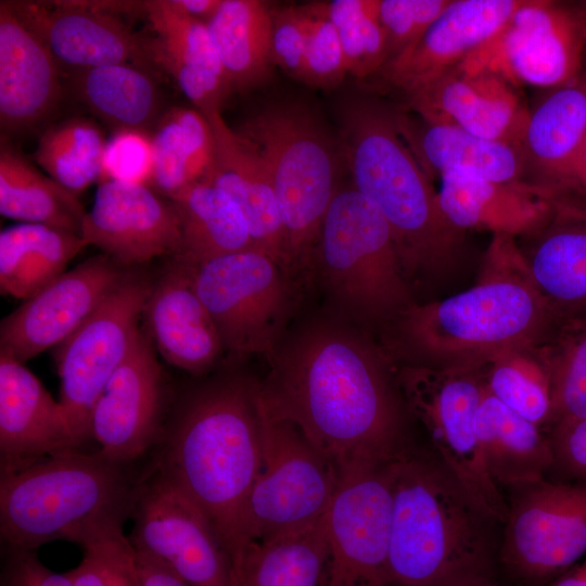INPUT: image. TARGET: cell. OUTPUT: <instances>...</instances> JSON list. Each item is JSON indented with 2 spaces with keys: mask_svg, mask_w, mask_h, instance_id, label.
<instances>
[{
  "mask_svg": "<svg viewBox=\"0 0 586 586\" xmlns=\"http://www.w3.org/2000/svg\"><path fill=\"white\" fill-rule=\"evenodd\" d=\"M257 400L337 468L384 464L406 448L405 404L384 348L331 323L303 329L268 359Z\"/></svg>",
  "mask_w": 586,
  "mask_h": 586,
  "instance_id": "1",
  "label": "cell"
},
{
  "mask_svg": "<svg viewBox=\"0 0 586 586\" xmlns=\"http://www.w3.org/2000/svg\"><path fill=\"white\" fill-rule=\"evenodd\" d=\"M556 323L515 238L493 234L475 284L411 304L391 322L384 351L393 364L477 369L506 353L539 346Z\"/></svg>",
  "mask_w": 586,
  "mask_h": 586,
  "instance_id": "2",
  "label": "cell"
},
{
  "mask_svg": "<svg viewBox=\"0 0 586 586\" xmlns=\"http://www.w3.org/2000/svg\"><path fill=\"white\" fill-rule=\"evenodd\" d=\"M151 467L198 505L237 574L253 543L247 507L262 460L256 382L224 379L187 397L163 429Z\"/></svg>",
  "mask_w": 586,
  "mask_h": 586,
  "instance_id": "3",
  "label": "cell"
},
{
  "mask_svg": "<svg viewBox=\"0 0 586 586\" xmlns=\"http://www.w3.org/2000/svg\"><path fill=\"white\" fill-rule=\"evenodd\" d=\"M395 110L372 98L348 101L340 113V138L353 188L387 222L411 281L447 269L467 233L444 216L431 179L399 135Z\"/></svg>",
  "mask_w": 586,
  "mask_h": 586,
  "instance_id": "4",
  "label": "cell"
},
{
  "mask_svg": "<svg viewBox=\"0 0 586 586\" xmlns=\"http://www.w3.org/2000/svg\"><path fill=\"white\" fill-rule=\"evenodd\" d=\"M99 450L73 449L0 476V538L4 550L36 551L66 540L81 548L124 533L141 477Z\"/></svg>",
  "mask_w": 586,
  "mask_h": 586,
  "instance_id": "5",
  "label": "cell"
},
{
  "mask_svg": "<svg viewBox=\"0 0 586 586\" xmlns=\"http://www.w3.org/2000/svg\"><path fill=\"white\" fill-rule=\"evenodd\" d=\"M393 586H445L494 571L495 523L435 458L407 447L387 463Z\"/></svg>",
  "mask_w": 586,
  "mask_h": 586,
  "instance_id": "6",
  "label": "cell"
},
{
  "mask_svg": "<svg viewBox=\"0 0 586 586\" xmlns=\"http://www.w3.org/2000/svg\"><path fill=\"white\" fill-rule=\"evenodd\" d=\"M237 131L256 146L268 167L290 269H308L339 190V163L331 139L308 110L293 104L267 106Z\"/></svg>",
  "mask_w": 586,
  "mask_h": 586,
  "instance_id": "7",
  "label": "cell"
},
{
  "mask_svg": "<svg viewBox=\"0 0 586 586\" xmlns=\"http://www.w3.org/2000/svg\"><path fill=\"white\" fill-rule=\"evenodd\" d=\"M314 265L330 296L355 319L392 322L415 303L387 222L353 187L336 191L322 222Z\"/></svg>",
  "mask_w": 586,
  "mask_h": 586,
  "instance_id": "8",
  "label": "cell"
},
{
  "mask_svg": "<svg viewBox=\"0 0 586 586\" xmlns=\"http://www.w3.org/2000/svg\"><path fill=\"white\" fill-rule=\"evenodd\" d=\"M394 371L405 407L426 431L436 459L471 500L502 525L507 499L487 472L475 431L484 369L395 364Z\"/></svg>",
  "mask_w": 586,
  "mask_h": 586,
  "instance_id": "9",
  "label": "cell"
},
{
  "mask_svg": "<svg viewBox=\"0 0 586 586\" xmlns=\"http://www.w3.org/2000/svg\"><path fill=\"white\" fill-rule=\"evenodd\" d=\"M262 460L247 507L253 542L307 530L327 514L340 472L295 425L258 404Z\"/></svg>",
  "mask_w": 586,
  "mask_h": 586,
  "instance_id": "10",
  "label": "cell"
},
{
  "mask_svg": "<svg viewBox=\"0 0 586 586\" xmlns=\"http://www.w3.org/2000/svg\"><path fill=\"white\" fill-rule=\"evenodd\" d=\"M189 266L224 348L268 360L282 341L290 311L286 269L256 249Z\"/></svg>",
  "mask_w": 586,
  "mask_h": 586,
  "instance_id": "11",
  "label": "cell"
},
{
  "mask_svg": "<svg viewBox=\"0 0 586 586\" xmlns=\"http://www.w3.org/2000/svg\"><path fill=\"white\" fill-rule=\"evenodd\" d=\"M498 561L517 586H538L586 555V484L545 480L509 488Z\"/></svg>",
  "mask_w": 586,
  "mask_h": 586,
  "instance_id": "12",
  "label": "cell"
},
{
  "mask_svg": "<svg viewBox=\"0 0 586 586\" xmlns=\"http://www.w3.org/2000/svg\"><path fill=\"white\" fill-rule=\"evenodd\" d=\"M586 29L575 2L524 0L502 28L460 65L514 87L558 88L585 69Z\"/></svg>",
  "mask_w": 586,
  "mask_h": 586,
  "instance_id": "13",
  "label": "cell"
},
{
  "mask_svg": "<svg viewBox=\"0 0 586 586\" xmlns=\"http://www.w3.org/2000/svg\"><path fill=\"white\" fill-rule=\"evenodd\" d=\"M128 537L133 548L165 564L190 586H240L218 532L175 483L150 469L141 476Z\"/></svg>",
  "mask_w": 586,
  "mask_h": 586,
  "instance_id": "14",
  "label": "cell"
},
{
  "mask_svg": "<svg viewBox=\"0 0 586 586\" xmlns=\"http://www.w3.org/2000/svg\"><path fill=\"white\" fill-rule=\"evenodd\" d=\"M152 285L126 278L88 319L58 346L60 403L80 447L90 440V416L106 382L128 355L140 330Z\"/></svg>",
  "mask_w": 586,
  "mask_h": 586,
  "instance_id": "15",
  "label": "cell"
},
{
  "mask_svg": "<svg viewBox=\"0 0 586 586\" xmlns=\"http://www.w3.org/2000/svg\"><path fill=\"white\" fill-rule=\"evenodd\" d=\"M387 463L340 471L326 515L327 555L320 586H393Z\"/></svg>",
  "mask_w": 586,
  "mask_h": 586,
  "instance_id": "16",
  "label": "cell"
},
{
  "mask_svg": "<svg viewBox=\"0 0 586 586\" xmlns=\"http://www.w3.org/2000/svg\"><path fill=\"white\" fill-rule=\"evenodd\" d=\"M126 278L105 254L66 270L0 324V355L24 364L72 335Z\"/></svg>",
  "mask_w": 586,
  "mask_h": 586,
  "instance_id": "17",
  "label": "cell"
},
{
  "mask_svg": "<svg viewBox=\"0 0 586 586\" xmlns=\"http://www.w3.org/2000/svg\"><path fill=\"white\" fill-rule=\"evenodd\" d=\"M161 368L150 336L138 331L90 416V438L110 460L130 466L153 449L164 426Z\"/></svg>",
  "mask_w": 586,
  "mask_h": 586,
  "instance_id": "18",
  "label": "cell"
},
{
  "mask_svg": "<svg viewBox=\"0 0 586 586\" xmlns=\"http://www.w3.org/2000/svg\"><path fill=\"white\" fill-rule=\"evenodd\" d=\"M80 237L86 246H97L120 266H129L176 256L180 224L174 204L149 186L110 180L99 186Z\"/></svg>",
  "mask_w": 586,
  "mask_h": 586,
  "instance_id": "19",
  "label": "cell"
},
{
  "mask_svg": "<svg viewBox=\"0 0 586 586\" xmlns=\"http://www.w3.org/2000/svg\"><path fill=\"white\" fill-rule=\"evenodd\" d=\"M402 107L429 123L521 146L530 115L504 77L460 64L406 97Z\"/></svg>",
  "mask_w": 586,
  "mask_h": 586,
  "instance_id": "20",
  "label": "cell"
},
{
  "mask_svg": "<svg viewBox=\"0 0 586 586\" xmlns=\"http://www.w3.org/2000/svg\"><path fill=\"white\" fill-rule=\"evenodd\" d=\"M17 17L46 44L59 64L76 71L150 60L148 42L116 14L86 1H11Z\"/></svg>",
  "mask_w": 586,
  "mask_h": 586,
  "instance_id": "21",
  "label": "cell"
},
{
  "mask_svg": "<svg viewBox=\"0 0 586 586\" xmlns=\"http://www.w3.org/2000/svg\"><path fill=\"white\" fill-rule=\"evenodd\" d=\"M524 0H453L408 50L378 73L404 98L454 67L494 37Z\"/></svg>",
  "mask_w": 586,
  "mask_h": 586,
  "instance_id": "22",
  "label": "cell"
},
{
  "mask_svg": "<svg viewBox=\"0 0 586 586\" xmlns=\"http://www.w3.org/2000/svg\"><path fill=\"white\" fill-rule=\"evenodd\" d=\"M81 449L60 400L24 364L0 355V476Z\"/></svg>",
  "mask_w": 586,
  "mask_h": 586,
  "instance_id": "23",
  "label": "cell"
},
{
  "mask_svg": "<svg viewBox=\"0 0 586 586\" xmlns=\"http://www.w3.org/2000/svg\"><path fill=\"white\" fill-rule=\"evenodd\" d=\"M204 116L213 131L214 154L201 181L233 200L245 217L256 249L289 270L284 228L263 156L250 140L229 127L221 111Z\"/></svg>",
  "mask_w": 586,
  "mask_h": 586,
  "instance_id": "24",
  "label": "cell"
},
{
  "mask_svg": "<svg viewBox=\"0 0 586 586\" xmlns=\"http://www.w3.org/2000/svg\"><path fill=\"white\" fill-rule=\"evenodd\" d=\"M586 137V72L553 88L530 115L522 182L552 204L565 190Z\"/></svg>",
  "mask_w": 586,
  "mask_h": 586,
  "instance_id": "25",
  "label": "cell"
},
{
  "mask_svg": "<svg viewBox=\"0 0 586 586\" xmlns=\"http://www.w3.org/2000/svg\"><path fill=\"white\" fill-rule=\"evenodd\" d=\"M59 63L38 36L0 3V125L20 132L43 122L60 95Z\"/></svg>",
  "mask_w": 586,
  "mask_h": 586,
  "instance_id": "26",
  "label": "cell"
},
{
  "mask_svg": "<svg viewBox=\"0 0 586 586\" xmlns=\"http://www.w3.org/2000/svg\"><path fill=\"white\" fill-rule=\"evenodd\" d=\"M143 313L150 339L168 364L202 374L217 361L222 342L189 265L176 260L152 285Z\"/></svg>",
  "mask_w": 586,
  "mask_h": 586,
  "instance_id": "27",
  "label": "cell"
},
{
  "mask_svg": "<svg viewBox=\"0 0 586 586\" xmlns=\"http://www.w3.org/2000/svg\"><path fill=\"white\" fill-rule=\"evenodd\" d=\"M515 240L556 321L586 311V212L553 204L539 226Z\"/></svg>",
  "mask_w": 586,
  "mask_h": 586,
  "instance_id": "28",
  "label": "cell"
},
{
  "mask_svg": "<svg viewBox=\"0 0 586 586\" xmlns=\"http://www.w3.org/2000/svg\"><path fill=\"white\" fill-rule=\"evenodd\" d=\"M395 120L400 137L429 179L456 174L497 182H522L521 145L429 123L402 106H396Z\"/></svg>",
  "mask_w": 586,
  "mask_h": 586,
  "instance_id": "29",
  "label": "cell"
},
{
  "mask_svg": "<svg viewBox=\"0 0 586 586\" xmlns=\"http://www.w3.org/2000/svg\"><path fill=\"white\" fill-rule=\"evenodd\" d=\"M441 209L458 230H486L515 239L539 226L553 204L523 182H497L462 175L441 177Z\"/></svg>",
  "mask_w": 586,
  "mask_h": 586,
  "instance_id": "30",
  "label": "cell"
},
{
  "mask_svg": "<svg viewBox=\"0 0 586 586\" xmlns=\"http://www.w3.org/2000/svg\"><path fill=\"white\" fill-rule=\"evenodd\" d=\"M475 431L487 472L501 492L545 480L553 467L549 437L486 387L477 407Z\"/></svg>",
  "mask_w": 586,
  "mask_h": 586,
  "instance_id": "31",
  "label": "cell"
},
{
  "mask_svg": "<svg viewBox=\"0 0 586 586\" xmlns=\"http://www.w3.org/2000/svg\"><path fill=\"white\" fill-rule=\"evenodd\" d=\"M170 202L180 224L176 260L196 266L224 255L256 249L240 207L217 187L198 181Z\"/></svg>",
  "mask_w": 586,
  "mask_h": 586,
  "instance_id": "32",
  "label": "cell"
},
{
  "mask_svg": "<svg viewBox=\"0 0 586 586\" xmlns=\"http://www.w3.org/2000/svg\"><path fill=\"white\" fill-rule=\"evenodd\" d=\"M232 91H245L271 74L272 10L260 0H224L207 22Z\"/></svg>",
  "mask_w": 586,
  "mask_h": 586,
  "instance_id": "33",
  "label": "cell"
},
{
  "mask_svg": "<svg viewBox=\"0 0 586 586\" xmlns=\"http://www.w3.org/2000/svg\"><path fill=\"white\" fill-rule=\"evenodd\" d=\"M86 247L72 231L38 224H17L0 232V291L26 300L55 280Z\"/></svg>",
  "mask_w": 586,
  "mask_h": 586,
  "instance_id": "34",
  "label": "cell"
},
{
  "mask_svg": "<svg viewBox=\"0 0 586 586\" xmlns=\"http://www.w3.org/2000/svg\"><path fill=\"white\" fill-rule=\"evenodd\" d=\"M0 213L20 224H38L80 235L86 211L72 193L37 169L20 151L1 140Z\"/></svg>",
  "mask_w": 586,
  "mask_h": 586,
  "instance_id": "35",
  "label": "cell"
},
{
  "mask_svg": "<svg viewBox=\"0 0 586 586\" xmlns=\"http://www.w3.org/2000/svg\"><path fill=\"white\" fill-rule=\"evenodd\" d=\"M154 163L151 186L171 201L201 181L214 154L208 120L195 109L173 107L157 122L152 135Z\"/></svg>",
  "mask_w": 586,
  "mask_h": 586,
  "instance_id": "36",
  "label": "cell"
},
{
  "mask_svg": "<svg viewBox=\"0 0 586 586\" xmlns=\"http://www.w3.org/2000/svg\"><path fill=\"white\" fill-rule=\"evenodd\" d=\"M74 81L81 102L116 130H145L157 116L158 90L142 66L123 63L80 69Z\"/></svg>",
  "mask_w": 586,
  "mask_h": 586,
  "instance_id": "37",
  "label": "cell"
},
{
  "mask_svg": "<svg viewBox=\"0 0 586 586\" xmlns=\"http://www.w3.org/2000/svg\"><path fill=\"white\" fill-rule=\"evenodd\" d=\"M326 555L324 517L302 532L253 542L238 568L240 586H320Z\"/></svg>",
  "mask_w": 586,
  "mask_h": 586,
  "instance_id": "38",
  "label": "cell"
},
{
  "mask_svg": "<svg viewBox=\"0 0 586 586\" xmlns=\"http://www.w3.org/2000/svg\"><path fill=\"white\" fill-rule=\"evenodd\" d=\"M536 351L549 382V425L585 418L586 311L558 321Z\"/></svg>",
  "mask_w": 586,
  "mask_h": 586,
  "instance_id": "39",
  "label": "cell"
},
{
  "mask_svg": "<svg viewBox=\"0 0 586 586\" xmlns=\"http://www.w3.org/2000/svg\"><path fill=\"white\" fill-rule=\"evenodd\" d=\"M105 145L94 123L75 117L46 129L34 157L49 177L78 195L100 179Z\"/></svg>",
  "mask_w": 586,
  "mask_h": 586,
  "instance_id": "40",
  "label": "cell"
},
{
  "mask_svg": "<svg viewBox=\"0 0 586 586\" xmlns=\"http://www.w3.org/2000/svg\"><path fill=\"white\" fill-rule=\"evenodd\" d=\"M537 347L506 353L483 369L486 390L522 418L542 428L551 419V397Z\"/></svg>",
  "mask_w": 586,
  "mask_h": 586,
  "instance_id": "41",
  "label": "cell"
},
{
  "mask_svg": "<svg viewBox=\"0 0 586 586\" xmlns=\"http://www.w3.org/2000/svg\"><path fill=\"white\" fill-rule=\"evenodd\" d=\"M321 4L336 28L347 73L358 79L378 74L387 62L379 0H333Z\"/></svg>",
  "mask_w": 586,
  "mask_h": 586,
  "instance_id": "42",
  "label": "cell"
},
{
  "mask_svg": "<svg viewBox=\"0 0 586 586\" xmlns=\"http://www.w3.org/2000/svg\"><path fill=\"white\" fill-rule=\"evenodd\" d=\"M143 9L156 35L153 42L158 48L180 62L228 82L207 23L182 13L170 0L143 1Z\"/></svg>",
  "mask_w": 586,
  "mask_h": 586,
  "instance_id": "43",
  "label": "cell"
},
{
  "mask_svg": "<svg viewBox=\"0 0 586 586\" xmlns=\"http://www.w3.org/2000/svg\"><path fill=\"white\" fill-rule=\"evenodd\" d=\"M81 549L79 564L65 573L73 586H141L136 550L124 533Z\"/></svg>",
  "mask_w": 586,
  "mask_h": 586,
  "instance_id": "44",
  "label": "cell"
},
{
  "mask_svg": "<svg viewBox=\"0 0 586 586\" xmlns=\"http://www.w3.org/2000/svg\"><path fill=\"white\" fill-rule=\"evenodd\" d=\"M307 40L302 81L331 89L348 74L336 28L326 15L322 4L304 5Z\"/></svg>",
  "mask_w": 586,
  "mask_h": 586,
  "instance_id": "45",
  "label": "cell"
},
{
  "mask_svg": "<svg viewBox=\"0 0 586 586\" xmlns=\"http://www.w3.org/2000/svg\"><path fill=\"white\" fill-rule=\"evenodd\" d=\"M451 1L379 0V20L385 35L387 62L415 44Z\"/></svg>",
  "mask_w": 586,
  "mask_h": 586,
  "instance_id": "46",
  "label": "cell"
},
{
  "mask_svg": "<svg viewBox=\"0 0 586 586\" xmlns=\"http://www.w3.org/2000/svg\"><path fill=\"white\" fill-rule=\"evenodd\" d=\"M153 163L152 135L145 130H115L105 145L101 182L115 180L149 186Z\"/></svg>",
  "mask_w": 586,
  "mask_h": 586,
  "instance_id": "47",
  "label": "cell"
},
{
  "mask_svg": "<svg viewBox=\"0 0 586 586\" xmlns=\"http://www.w3.org/2000/svg\"><path fill=\"white\" fill-rule=\"evenodd\" d=\"M150 60L165 69L179 89L203 115L221 111V105L232 91L229 84L212 73L189 66L170 56L152 40L148 42Z\"/></svg>",
  "mask_w": 586,
  "mask_h": 586,
  "instance_id": "48",
  "label": "cell"
},
{
  "mask_svg": "<svg viewBox=\"0 0 586 586\" xmlns=\"http://www.w3.org/2000/svg\"><path fill=\"white\" fill-rule=\"evenodd\" d=\"M307 40L304 7L272 11L271 61L291 77L303 78Z\"/></svg>",
  "mask_w": 586,
  "mask_h": 586,
  "instance_id": "49",
  "label": "cell"
},
{
  "mask_svg": "<svg viewBox=\"0 0 586 586\" xmlns=\"http://www.w3.org/2000/svg\"><path fill=\"white\" fill-rule=\"evenodd\" d=\"M0 586H73L65 575L47 568L36 551L5 550Z\"/></svg>",
  "mask_w": 586,
  "mask_h": 586,
  "instance_id": "50",
  "label": "cell"
},
{
  "mask_svg": "<svg viewBox=\"0 0 586 586\" xmlns=\"http://www.w3.org/2000/svg\"><path fill=\"white\" fill-rule=\"evenodd\" d=\"M558 466L569 474L586 479V417L559 423L548 436Z\"/></svg>",
  "mask_w": 586,
  "mask_h": 586,
  "instance_id": "51",
  "label": "cell"
},
{
  "mask_svg": "<svg viewBox=\"0 0 586 586\" xmlns=\"http://www.w3.org/2000/svg\"><path fill=\"white\" fill-rule=\"evenodd\" d=\"M553 204L586 212V137L570 181Z\"/></svg>",
  "mask_w": 586,
  "mask_h": 586,
  "instance_id": "52",
  "label": "cell"
},
{
  "mask_svg": "<svg viewBox=\"0 0 586 586\" xmlns=\"http://www.w3.org/2000/svg\"><path fill=\"white\" fill-rule=\"evenodd\" d=\"M136 557L141 586H190L161 561L137 550Z\"/></svg>",
  "mask_w": 586,
  "mask_h": 586,
  "instance_id": "53",
  "label": "cell"
},
{
  "mask_svg": "<svg viewBox=\"0 0 586 586\" xmlns=\"http://www.w3.org/2000/svg\"><path fill=\"white\" fill-rule=\"evenodd\" d=\"M182 13L207 23L220 9L224 0H170Z\"/></svg>",
  "mask_w": 586,
  "mask_h": 586,
  "instance_id": "54",
  "label": "cell"
},
{
  "mask_svg": "<svg viewBox=\"0 0 586 586\" xmlns=\"http://www.w3.org/2000/svg\"><path fill=\"white\" fill-rule=\"evenodd\" d=\"M538 586H586V558Z\"/></svg>",
  "mask_w": 586,
  "mask_h": 586,
  "instance_id": "55",
  "label": "cell"
},
{
  "mask_svg": "<svg viewBox=\"0 0 586 586\" xmlns=\"http://www.w3.org/2000/svg\"><path fill=\"white\" fill-rule=\"evenodd\" d=\"M445 586H501L494 577V571L476 572L459 577Z\"/></svg>",
  "mask_w": 586,
  "mask_h": 586,
  "instance_id": "56",
  "label": "cell"
},
{
  "mask_svg": "<svg viewBox=\"0 0 586 586\" xmlns=\"http://www.w3.org/2000/svg\"><path fill=\"white\" fill-rule=\"evenodd\" d=\"M576 3V7L583 17V21H584V24H585V29H586V1H582V2H575ZM584 72H586V53H585V69Z\"/></svg>",
  "mask_w": 586,
  "mask_h": 586,
  "instance_id": "57",
  "label": "cell"
}]
</instances>
